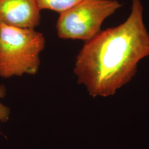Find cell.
<instances>
[{"mask_svg": "<svg viewBox=\"0 0 149 149\" xmlns=\"http://www.w3.org/2000/svg\"><path fill=\"white\" fill-rule=\"evenodd\" d=\"M128 18L101 31L85 42L77 55L74 72L77 83L93 97L114 95L137 72L139 62L149 56V33L141 0H132Z\"/></svg>", "mask_w": 149, "mask_h": 149, "instance_id": "obj_1", "label": "cell"}, {"mask_svg": "<svg viewBox=\"0 0 149 149\" xmlns=\"http://www.w3.org/2000/svg\"><path fill=\"white\" fill-rule=\"evenodd\" d=\"M45 45L43 34L34 28L0 26V77L34 75Z\"/></svg>", "mask_w": 149, "mask_h": 149, "instance_id": "obj_2", "label": "cell"}, {"mask_svg": "<svg viewBox=\"0 0 149 149\" xmlns=\"http://www.w3.org/2000/svg\"><path fill=\"white\" fill-rule=\"evenodd\" d=\"M122 5L118 0H82L59 14L56 28L60 38L90 40L101 31L103 22Z\"/></svg>", "mask_w": 149, "mask_h": 149, "instance_id": "obj_3", "label": "cell"}, {"mask_svg": "<svg viewBox=\"0 0 149 149\" xmlns=\"http://www.w3.org/2000/svg\"><path fill=\"white\" fill-rule=\"evenodd\" d=\"M40 11L36 0H0V26L34 29Z\"/></svg>", "mask_w": 149, "mask_h": 149, "instance_id": "obj_4", "label": "cell"}, {"mask_svg": "<svg viewBox=\"0 0 149 149\" xmlns=\"http://www.w3.org/2000/svg\"><path fill=\"white\" fill-rule=\"evenodd\" d=\"M40 10H49L59 14L76 5L82 0H36Z\"/></svg>", "mask_w": 149, "mask_h": 149, "instance_id": "obj_5", "label": "cell"}, {"mask_svg": "<svg viewBox=\"0 0 149 149\" xmlns=\"http://www.w3.org/2000/svg\"><path fill=\"white\" fill-rule=\"evenodd\" d=\"M6 93L7 90L5 86L0 85V99L5 98L6 96ZM10 114V109L0 102V122H7L9 119Z\"/></svg>", "mask_w": 149, "mask_h": 149, "instance_id": "obj_6", "label": "cell"}]
</instances>
